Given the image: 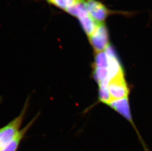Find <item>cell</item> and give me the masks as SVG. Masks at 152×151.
Instances as JSON below:
<instances>
[{"instance_id":"6da1fadb","label":"cell","mask_w":152,"mask_h":151,"mask_svg":"<svg viewBox=\"0 0 152 151\" xmlns=\"http://www.w3.org/2000/svg\"><path fill=\"white\" fill-rule=\"evenodd\" d=\"M28 105V100H27L20 114L7 125L0 128V149L12 140L20 131Z\"/></svg>"},{"instance_id":"7a4b0ae2","label":"cell","mask_w":152,"mask_h":151,"mask_svg":"<svg viewBox=\"0 0 152 151\" xmlns=\"http://www.w3.org/2000/svg\"><path fill=\"white\" fill-rule=\"evenodd\" d=\"M88 37L91 44L97 53L102 52L108 46V33L103 23L99 25L95 31Z\"/></svg>"},{"instance_id":"3957f363","label":"cell","mask_w":152,"mask_h":151,"mask_svg":"<svg viewBox=\"0 0 152 151\" xmlns=\"http://www.w3.org/2000/svg\"><path fill=\"white\" fill-rule=\"evenodd\" d=\"M84 4L89 14L99 24L103 23L110 14V11L99 1L95 0H86Z\"/></svg>"},{"instance_id":"277c9868","label":"cell","mask_w":152,"mask_h":151,"mask_svg":"<svg viewBox=\"0 0 152 151\" xmlns=\"http://www.w3.org/2000/svg\"><path fill=\"white\" fill-rule=\"evenodd\" d=\"M37 118V116L34 117V118L33 119L32 121H31L28 125L24 127V128L20 130V131H19L18 134L16 135V136L15 137L14 139L8 143L7 145L3 147V148L1 149L0 151H17L22 139H23L28 131L29 130V128H30V127L33 124Z\"/></svg>"},{"instance_id":"5b68a950","label":"cell","mask_w":152,"mask_h":151,"mask_svg":"<svg viewBox=\"0 0 152 151\" xmlns=\"http://www.w3.org/2000/svg\"><path fill=\"white\" fill-rule=\"evenodd\" d=\"M49 3L66 12V10L75 4L84 3L86 0H47Z\"/></svg>"}]
</instances>
